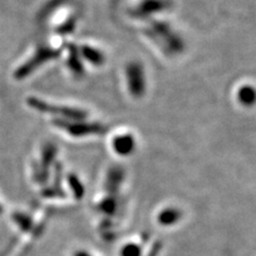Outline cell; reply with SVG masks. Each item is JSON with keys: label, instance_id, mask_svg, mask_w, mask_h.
Returning <instances> with one entry per match:
<instances>
[{"label": "cell", "instance_id": "52a82bcc", "mask_svg": "<svg viewBox=\"0 0 256 256\" xmlns=\"http://www.w3.org/2000/svg\"><path fill=\"white\" fill-rule=\"evenodd\" d=\"M118 200L114 196H110L106 198H104L100 202V210H102V212H104L107 216H114L116 212H118Z\"/></svg>", "mask_w": 256, "mask_h": 256}, {"label": "cell", "instance_id": "8992f818", "mask_svg": "<svg viewBox=\"0 0 256 256\" xmlns=\"http://www.w3.org/2000/svg\"><path fill=\"white\" fill-rule=\"evenodd\" d=\"M238 100L246 107H251L256 102V90L253 86H244L238 91Z\"/></svg>", "mask_w": 256, "mask_h": 256}, {"label": "cell", "instance_id": "ba28073f", "mask_svg": "<svg viewBox=\"0 0 256 256\" xmlns=\"http://www.w3.org/2000/svg\"><path fill=\"white\" fill-rule=\"evenodd\" d=\"M82 54L84 56V58H86L88 61L96 64V66H98V64H102L104 62V54L100 50H95V48L89 46L82 47Z\"/></svg>", "mask_w": 256, "mask_h": 256}, {"label": "cell", "instance_id": "6da1fadb", "mask_svg": "<svg viewBox=\"0 0 256 256\" xmlns=\"http://www.w3.org/2000/svg\"><path fill=\"white\" fill-rule=\"evenodd\" d=\"M126 76L132 94L136 98H140L146 90V79L142 66L139 63H130L126 68Z\"/></svg>", "mask_w": 256, "mask_h": 256}, {"label": "cell", "instance_id": "30bf717a", "mask_svg": "<svg viewBox=\"0 0 256 256\" xmlns=\"http://www.w3.org/2000/svg\"><path fill=\"white\" fill-rule=\"evenodd\" d=\"M162 242H156L153 244V246H152V249H150V251L148 252V256H157V255L159 254L160 250H162Z\"/></svg>", "mask_w": 256, "mask_h": 256}, {"label": "cell", "instance_id": "3957f363", "mask_svg": "<svg viewBox=\"0 0 256 256\" xmlns=\"http://www.w3.org/2000/svg\"><path fill=\"white\" fill-rule=\"evenodd\" d=\"M125 172L124 169L121 166H114L111 168V170L108 173V178L106 182V190L109 194H114L118 190V187L121 186V184L124 180Z\"/></svg>", "mask_w": 256, "mask_h": 256}, {"label": "cell", "instance_id": "7a4b0ae2", "mask_svg": "<svg viewBox=\"0 0 256 256\" xmlns=\"http://www.w3.org/2000/svg\"><path fill=\"white\" fill-rule=\"evenodd\" d=\"M114 148L121 156L132 155L136 148L134 138L130 134L116 136V138L114 140Z\"/></svg>", "mask_w": 256, "mask_h": 256}, {"label": "cell", "instance_id": "277c9868", "mask_svg": "<svg viewBox=\"0 0 256 256\" xmlns=\"http://www.w3.org/2000/svg\"><path fill=\"white\" fill-rule=\"evenodd\" d=\"M68 130L70 134L76 136L89 134H102L107 130L106 127L100 124H68Z\"/></svg>", "mask_w": 256, "mask_h": 256}, {"label": "cell", "instance_id": "9c48e42d", "mask_svg": "<svg viewBox=\"0 0 256 256\" xmlns=\"http://www.w3.org/2000/svg\"><path fill=\"white\" fill-rule=\"evenodd\" d=\"M122 256H141L142 249L137 244H128L123 246L121 251Z\"/></svg>", "mask_w": 256, "mask_h": 256}, {"label": "cell", "instance_id": "5b68a950", "mask_svg": "<svg viewBox=\"0 0 256 256\" xmlns=\"http://www.w3.org/2000/svg\"><path fill=\"white\" fill-rule=\"evenodd\" d=\"M182 217V214L178 208L170 207L166 210H162L158 216V222L164 226H174L175 223H178Z\"/></svg>", "mask_w": 256, "mask_h": 256}]
</instances>
